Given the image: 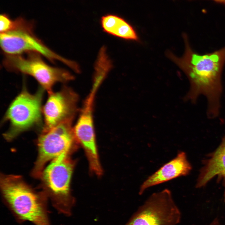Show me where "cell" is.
Segmentation results:
<instances>
[{"mask_svg":"<svg viewBox=\"0 0 225 225\" xmlns=\"http://www.w3.org/2000/svg\"><path fill=\"white\" fill-rule=\"evenodd\" d=\"M182 36L185 44L183 56L178 57L169 50L166 54L188 79L190 88L184 100L195 103L200 96H204L207 101L208 117L217 118L220 113L223 90L222 74L225 63V47L200 54L192 49L187 35L183 33Z\"/></svg>","mask_w":225,"mask_h":225,"instance_id":"obj_1","label":"cell"},{"mask_svg":"<svg viewBox=\"0 0 225 225\" xmlns=\"http://www.w3.org/2000/svg\"><path fill=\"white\" fill-rule=\"evenodd\" d=\"M32 23L19 18L16 19L14 28L0 33V45L7 55H21L24 53L36 52L52 62L60 61L75 72L80 68L77 62L67 59L51 50L34 34Z\"/></svg>","mask_w":225,"mask_h":225,"instance_id":"obj_2","label":"cell"},{"mask_svg":"<svg viewBox=\"0 0 225 225\" xmlns=\"http://www.w3.org/2000/svg\"><path fill=\"white\" fill-rule=\"evenodd\" d=\"M68 155H62L53 160L40 177L47 198L59 212L68 216L72 214L74 203L70 192L74 163Z\"/></svg>","mask_w":225,"mask_h":225,"instance_id":"obj_3","label":"cell"},{"mask_svg":"<svg viewBox=\"0 0 225 225\" xmlns=\"http://www.w3.org/2000/svg\"><path fill=\"white\" fill-rule=\"evenodd\" d=\"M43 90L41 87L32 94L24 86L13 100L3 119V122L10 123L8 130L3 134L6 140L11 141L22 132L40 124Z\"/></svg>","mask_w":225,"mask_h":225,"instance_id":"obj_4","label":"cell"},{"mask_svg":"<svg viewBox=\"0 0 225 225\" xmlns=\"http://www.w3.org/2000/svg\"><path fill=\"white\" fill-rule=\"evenodd\" d=\"M3 63L8 70L32 76L49 94L53 92L57 83L66 82L74 78L67 70L48 64L41 55L36 52H27L25 56L6 55Z\"/></svg>","mask_w":225,"mask_h":225,"instance_id":"obj_5","label":"cell"},{"mask_svg":"<svg viewBox=\"0 0 225 225\" xmlns=\"http://www.w3.org/2000/svg\"><path fill=\"white\" fill-rule=\"evenodd\" d=\"M72 121L42 129L37 140L38 155L32 172L33 177L40 178L47 162L61 155H69L73 148L77 140Z\"/></svg>","mask_w":225,"mask_h":225,"instance_id":"obj_6","label":"cell"},{"mask_svg":"<svg viewBox=\"0 0 225 225\" xmlns=\"http://www.w3.org/2000/svg\"><path fill=\"white\" fill-rule=\"evenodd\" d=\"M47 197L26 184L18 185L7 194L6 202L18 219L34 225H51L46 207Z\"/></svg>","mask_w":225,"mask_h":225,"instance_id":"obj_7","label":"cell"},{"mask_svg":"<svg viewBox=\"0 0 225 225\" xmlns=\"http://www.w3.org/2000/svg\"><path fill=\"white\" fill-rule=\"evenodd\" d=\"M181 218L171 191L165 189L151 195L125 225H177Z\"/></svg>","mask_w":225,"mask_h":225,"instance_id":"obj_8","label":"cell"},{"mask_svg":"<svg viewBox=\"0 0 225 225\" xmlns=\"http://www.w3.org/2000/svg\"><path fill=\"white\" fill-rule=\"evenodd\" d=\"M42 109L45 125L47 129L64 122L72 121L76 111L77 95L65 86L60 91L49 94Z\"/></svg>","mask_w":225,"mask_h":225,"instance_id":"obj_9","label":"cell"},{"mask_svg":"<svg viewBox=\"0 0 225 225\" xmlns=\"http://www.w3.org/2000/svg\"><path fill=\"white\" fill-rule=\"evenodd\" d=\"M95 93L91 92L73 128L76 140L83 148L90 168L94 170H98L101 167L96 146L92 117V106Z\"/></svg>","mask_w":225,"mask_h":225,"instance_id":"obj_10","label":"cell"},{"mask_svg":"<svg viewBox=\"0 0 225 225\" xmlns=\"http://www.w3.org/2000/svg\"><path fill=\"white\" fill-rule=\"evenodd\" d=\"M192 166L186 154L179 151L176 156L150 176L141 185L139 193L141 195L148 188L178 177L189 174Z\"/></svg>","mask_w":225,"mask_h":225,"instance_id":"obj_11","label":"cell"},{"mask_svg":"<svg viewBox=\"0 0 225 225\" xmlns=\"http://www.w3.org/2000/svg\"><path fill=\"white\" fill-rule=\"evenodd\" d=\"M196 184V187L205 186L215 177L222 181L224 187V198L225 202V134L219 145L203 160Z\"/></svg>","mask_w":225,"mask_h":225,"instance_id":"obj_12","label":"cell"},{"mask_svg":"<svg viewBox=\"0 0 225 225\" xmlns=\"http://www.w3.org/2000/svg\"><path fill=\"white\" fill-rule=\"evenodd\" d=\"M100 22L103 30L108 34L125 40H139L132 26L118 15L110 14L105 15L101 18Z\"/></svg>","mask_w":225,"mask_h":225,"instance_id":"obj_13","label":"cell"},{"mask_svg":"<svg viewBox=\"0 0 225 225\" xmlns=\"http://www.w3.org/2000/svg\"><path fill=\"white\" fill-rule=\"evenodd\" d=\"M112 67V61L103 46L99 50L94 65L93 85L99 87Z\"/></svg>","mask_w":225,"mask_h":225,"instance_id":"obj_14","label":"cell"},{"mask_svg":"<svg viewBox=\"0 0 225 225\" xmlns=\"http://www.w3.org/2000/svg\"><path fill=\"white\" fill-rule=\"evenodd\" d=\"M0 33L6 32L12 30L15 25V20L11 19L6 14H1L0 17Z\"/></svg>","mask_w":225,"mask_h":225,"instance_id":"obj_15","label":"cell"},{"mask_svg":"<svg viewBox=\"0 0 225 225\" xmlns=\"http://www.w3.org/2000/svg\"><path fill=\"white\" fill-rule=\"evenodd\" d=\"M209 225H221L218 218H215Z\"/></svg>","mask_w":225,"mask_h":225,"instance_id":"obj_16","label":"cell"},{"mask_svg":"<svg viewBox=\"0 0 225 225\" xmlns=\"http://www.w3.org/2000/svg\"><path fill=\"white\" fill-rule=\"evenodd\" d=\"M225 5V0H210Z\"/></svg>","mask_w":225,"mask_h":225,"instance_id":"obj_17","label":"cell"}]
</instances>
